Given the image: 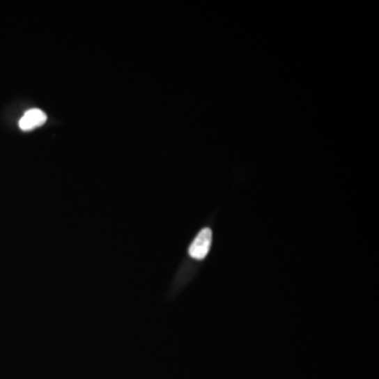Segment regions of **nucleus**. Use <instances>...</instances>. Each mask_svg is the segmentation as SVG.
Segmentation results:
<instances>
[{"label":"nucleus","instance_id":"nucleus-1","mask_svg":"<svg viewBox=\"0 0 379 379\" xmlns=\"http://www.w3.org/2000/svg\"><path fill=\"white\" fill-rule=\"evenodd\" d=\"M212 244L211 229L206 228L195 237L192 245L190 246L189 254L195 259H203L209 254Z\"/></svg>","mask_w":379,"mask_h":379},{"label":"nucleus","instance_id":"nucleus-2","mask_svg":"<svg viewBox=\"0 0 379 379\" xmlns=\"http://www.w3.org/2000/svg\"><path fill=\"white\" fill-rule=\"evenodd\" d=\"M47 121V114L39 109H31L24 113L20 121V127L22 131H31L35 127H41Z\"/></svg>","mask_w":379,"mask_h":379}]
</instances>
